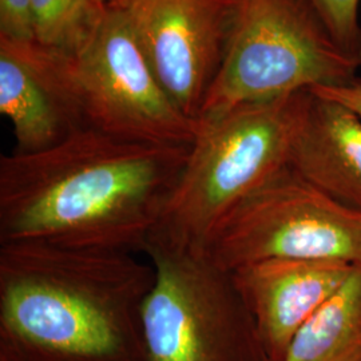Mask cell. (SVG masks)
I'll return each instance as SVG.
<instances>
[{
	"label": "cell",
	"mask_w": 361,
	"mask_h": 361,
	"mask_svg": "<svg viewBox=\"0 0 361 361\" xmlns=\"http://www.w3.org/2000/svg\"><path fill=\"white\" fill-rule=\"evenodd\" d=\"M205 255L226 271L274 258L361 267V213L338 205L288 166L219 222Z\"/></svg>",
	"instance_id": "cell-7"
},
{
	"label": "cell",
	"mask_w": 361,
	"mask_h": 361,
	"mask_svg": "<svg viewBox=\"0 0 361 361\" xmlns=\"http://www.w3.org/2000/svg\"><path fill=\"white\" fill-rule=\"evenodd\" d=\"M356 268L340 261L274 258L231 271L255 319L267 360H285L300 328Z\"/></svg>",
	"instance_id": "cell-9"
},
{
	"label": "cell",
	"mask_w": 361,
	"mask_h": 361,
	"mask_svg": "<svg viewBox=\"0 0 361 361\" xmlns=\"http://www.w3.org/2000/svg\"><path fill=\"white\" fill-rule=\"evenodd\" d=\"M360 68L310 0H243L198 119L240 104L349 85Z\"/></svg>",
	"instance_id": "cell-4"
},
{
	"label": "cell",
	"mask_w": 361,
	"mask_h": 361,
	"mask_svg": "<svg viewBox=\"0 0 361 361\" xmlns=\"http://www.w3.org/2000/svg\"><path fill=\"white\" fill-rule=\"evenodd\" d=\"M310 91L340 102L361 116V79L344 86H322Z\"/></svg>",
	"instance_id": "cell-16"
},
{
	"label": "cell",
	"mask_w": 361,
	"mask_h": 361,
	"mask_svg": "<svg viewBox=\"0 0 361 361\" xmlns=\"http://www.w3.org/2000/svg\"><path fill=\"white\" fill-rule=\"evenodd\" d=\"M238 4L234 0H122L118 6L158 82L194 121L217 75Z\"/></svg>",
	"instance_id": "cell-8"
},
{
	"label": "cell",
	"mask_w": 361,
	"mask_h": 361,
	"mask_svg": "<svg viewBox=\"0 0 361 361\" xmlns=\"http://www.w3.org/2000/svg\"><path fill=\"white\" fill-rule=\"evenodd\" d=\"M289 168L338 205L361 213V116L310 91Z\"/></svg>",
	"instance_id": "cell-11"
},
{
	"label": "cell",
	"mask_w": 361,
	"mask_h": 361,
	"mask_svg": "<svg viewBox=\"0 0 361 361\" xmlns=\"http://www.w3.org/2000/svg\"><path fill=\"white\" fill-rule=\"evenodd\" d=\"M107 10L101 0H31L35 42L75 55L94 37Z\"/></svg>",
	"instance_id": "cell-13"
},
{
	"label": "cell",
	"mask_w": 361,
	"mask_h": 361,
	"mask_svg": "<svg viewBox=\"0 0 361 361\" xmlns=\"http://www.w3.org/2000/svg\"><path fill=\"white\" fill-rule=\"evenodd\" d=\"M154 283L141 310L146 361H268L232 273L152 237Z\"/></svg>",
	"instance_id": "cell-5"
},
{
	"label": "cell",
	"mask_w": 361,
	"mask_h": 361,
	"mask_svg": "<svg viewBox=\"0 0 361 361\" xmlns=\"http://www.w3.org/2000/svg\"><path fill=\"white\" fill-rule=\"evenodd\" d=\"M0 113L13 125L16 154L50 149L83 128L55 52L34 40L0 38Z\"/></svg>",
	"instance_id": "cell-10"
},
{
	"label": "cell",
	"mask_w": 361,
	"mask_h": 361,
	"mask_svg": "<svg viewBox=\"0 0 361 361\" xmlns=\"http://www.w3.org/2000/svg\"><path fill=\"white\" fill-rule=\"evenodd\" d=\"M189 150L82 128L38 153L1 155L0 245L143 253Z\"/></svg>",
	"instance_id": "cell-1"
},
{
	"label": "cell",
	"mask_w": 361,
	"mask_h": 361,
	"mask_svg": "<svg viewBox=\"0 0 361 361\" xmlns=\"http://www.w3.org/2000/svg\"><path fill=\"white\" fill-rule=\"evenodd\" d=\"M234 1H237V3H241V1H243V0H234Z\"/></svg>",
	"instance_id": "cell-18"
},
{
	"label": "cell",
	"mask_w": 361,
	"mask_h": 361,
	"mask_svg": "<svg viewBox=\"0 0 361 361\" xmlns=\"http://www.w3.org/2000/svg\"><path fill=\"white\" fill-rule=\"evenodd\" d=\"M101 1L107 7H118L122 3V0H101Z\"/></svg>",
	"instance_id": "cell-17"
},
{
	"label": "cell",
	"mask_w": 361,
	"mask_h": 361,
	"mask_svg": "<svg viewBox=\"0 0 361 361\" xmlns=\"http://www.w3.org/2000/svg\"><path fill=\"white\" fill-rule=\"evenodd\" d=\"M337 44L361 65V0H310Z\"/></svg>",
	"instance_id": "cell-14"
},
{
	"label": "cell",
	"mask_w": 361,
	"mask_h": 361,
	"mask_svg": "<svg viewBox=\"0 0 361 361\" xmlns=\"http://www.w3.org/2000/svg\"><path fill=\"white\" fill-rule=\"evenodd\" d=\"M308 92L197 119L186 165L153 237L205 253L219 222L289 166Z\"/></svg>",
	"instance_id": "cell-3"
},
{
	"label": "cell",
	"mask_w": 361,
	"mask_h": 361,
	"mask_svg": "<svg viewBox=\"0 0 361 361\" xmlns=\"http://www.w3.org/2000/svg\"><path fill=\"white\" fill-rule=\"evenodd\" d=\"M0 38L35 42L31 0H0Z\"/></svg>",
	"instance_id": "cell-15"
},
{
	"label": "cell",
	"mask_w": 361,
	"mask_h": 361,
	"mask_svg": "<svg viewBox=\"0 0 361 361\" xmlns=\"http://www.w3.org/2000/svg\"><path fill=\"white\" fill-rule=\"evenodd\" d=\"M153 283L152 262L134 253L0 245V361H146Z\"/></svg>",
	"instance_id": "cell-2"
},
{
	"label": "cell",
	"mask_w": 361,
	"mask_h": 361,
	"mask_svg": "<svg viewBox=\"0 0 361 361\" xmlns=\"http://www.w3.org/2000/svg\"><path fill=\"white\" fill-rule=\"evenodd\" d=\"M284 361H361V267L300 328Z\"/></svg>",
	"instance_id": "cell-12"
},
{
	"label": "cell",
	"mask_w": 361,
	"mask_h": 361,
	"mask_svg": "<svg viewBox=\"0 0 361 361\" xmlns=\"http://www.w3.org/2000/svg\"><path fill=\"white\" fill-rule=\"evenodd\" d=\"M55 52L68 99L83 128L131 142L192 146L198 122L164 90L119 7L75 55Z\"/></svg>",
	"instance_id": "cell-6"
}]
</instances>
